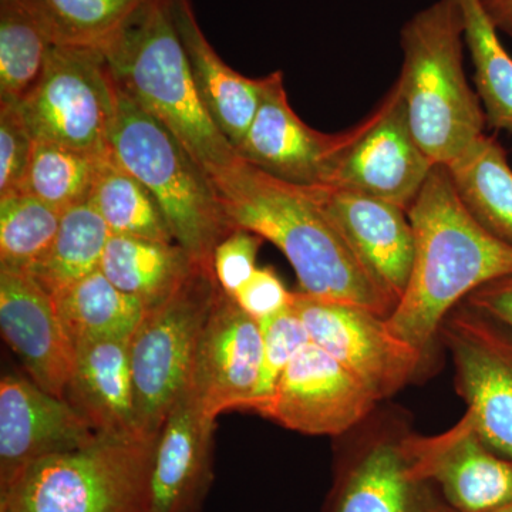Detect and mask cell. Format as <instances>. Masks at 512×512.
<instances>
[{"label": "cell", "mask_w": 512, "mask_h": 512, "mask_svg": "<svg viewBox=\"0 0 512 512\" xmlns=\"http://www.w3.org/2000/svg\"><path fill=\"white\" fill-rule=\"evenodd\" d=\"M211 184L229 227L254 232L281 249L302 293L362 306L386 319L392 315L396 303L330 217L320 187L286 183L242 158Z\"/></svg>", "instance_id": "1"}, {"label": "cell", "mask_w": 512, "mask_h": 512, "mask_svg": "<svg viewBox=\"0 0 512 512\" xmlns=\"http://www.w3.org/2000/svg\"><path fill=\"white\" fill-rule=\"evenodd\" d=\"M414 231L412 276L387 325L426 355L441 323L468 296L512 276V247L466 210L444 165L431 170L407 210Z\"/></svg>", "instance_id": "2"}, {"label": "cell", "mask_w": 512, "mask_h": 512, "mask_svg": "<svg viewBox=\"0 0 512 512\" xmlns=\"http://www.w3.org/2000/svg\"><path fill=\"white\" fill-rule=\"evenodd\" d=\"M103 52L116 83L171 131L211 183L238 163L195 86L171 0H147Z\"/></svg>", "instance_id": "3"}, {"label": "cell", "mask_w": 512, "mask_h": 512, "mask_svg": "<svg viewBox=\"0 0 512 512\" xmlns=\"http://www.w3.org/2000/svg\"><path fill=\"white\" fill-rule=\"evenodd\" d=\"M464 19L456 0H437L404 23L399 83L417 143L450 165L483 136L485 113L464 72Z\"/></svg>", "instance_id": "4"}, {"label": "cell", "mask_w": 512, "mask_h": 512, "mask_svg": "<svg viewBox=\"0 0 512 512\" xmlns=\"http://www.w3.org/2000/svg\"><path fill=\"white\" fill-rule=\"evenodd\" d=\"M117 87L111 154L156 198L175 242L214 269L215 249L235 229L225 220L210 178L170 130Z\"/></svg>", "instance_id": "5"}, {"label": "cell", "mask_w": 512, "mask_h": 512, "mask_svg": "<svg viewBox=\"0 0 512 512\" xmlns=\"http://www.w3.org/2000/svg\"><path fill=\"white\" fill-rule=\"evenodd\" d=\"M157 436L99 431L37 461L0 488V512H146Z\"/></svg>", "instance_id": "6"}, {"label": "cell", "mask_w": 512, "mask_h": 512, "mask_svg": "<svg viewBox=\"0 0 512 512\" xmlns=\"http://www.w3.org/2000/svg\"><path fill=\"white\" fill-rule=\"evenodd\" d=\"M221 286L198 265L164 302L144 311L128 340L138 430L157 436L191 382L195 353Z\"/></svg>", "instance_id": "7"}, {"label": "cell", "mask_w": 512, "mask_h": 512, "mask_svg": "<svg viewBox=\"0 0 512 512\" xmlns=\"http://www.w3.org/2000/svg\"><path fill=\"white\" fill-rule=\"evenodd\" d=\"M119 87L103 50L55 46L19 107L35 143L110 156Z\"/></svg>", "instance_id": "8"}, {"label": "cell", "mask_w": 512, "mask_h": 512, "mask_svg": "<svg viewBox=\"0 0 512 512\" xmlns=\"http://www.w3.org/2000/svg\"><path fill=\"white\" fill-rule=\"evenodd\" d=\"M434 167L414 137L396 82L382 103L350 128L326 187L392 202L407 211Z\"/></svg>", "instance_id": "9"}, {"label": "cell", "mask_w": 512, "mask_h": 512, "mask_svg": "<svg viewBox=\"0 0 512 512\" xmlns=\"http://www.w3.org/2000/svg\"><path fill=\"white\" fill-rule=\"evenodd\" d=\"M309 339L365 384L377 402L412 380L424 353L394 335L386 318L350 303L293 293Z\"/></svg>", "instance_id": "10"}, {"label": "cell", "mask_w": 512, "mask_h": 512, "mask_svg": "<svg viewBox=\"0 0 512 512\" xmlns=\"http://www.w3.org/2000/svg\"><path fill=\"white\" fill-rule=\"evenodd\" d=\"M439 336L453 357L457 390L477 433L512 460V340L467 302L444 319Z\"/></svg>", "instance_id": "11"}, {"label": "cell", "mask_w": 512, "mask_h": 512, "mask_svg": "<svg viewBox=\"0 0 512 512\" xmlns=\"http://www.w3.org/2000/svg\"><path fill=\"white\" fill-rule=\"evenodd\" d=\"M377 400L325 350L308 343L286 367L274 392L251 412L309 436H339L367 414Z\"/></svg>", "instance_id": "12"}, {"label": "cell", "mask_w": 512, "mask_h": 512, "mask_svg": "<svg viewBox=\"0 0 512 512\" xmlns=\"http://www.w3.org/2000/svg\"><path fill=\"white\" fill-rule=\"evenodd\" d=\"M350 130L320 133L299 119L286 96L281 70L264 77L261 104L238 156L258 170L302 187H326Z\"/></svg>", "instance_id": "13"}, {"label": "cell", "mask_w": 512, "mask_h": 512, "mask_svg": "<svg viewBox=\"0 0 512 512\" xmlns=\"http://www.w3.org/2000/svg\"><path fill=\"white\" fill-rule=\"evenodd\" d=\"M261 366V323L221 288L202 329L188 389L214 419L228 410H247Z\"/></svg>", "instance_id": "14"}, {"label": "cell", "mask_w": 512, "mask_h": 512, "mask_svg": "<svg viewBox=\"0 0 512 512\" xmlns=\"http://www.w3.org/2000/svg\"><path fill=\"white\" fill-rule=\"evenodd\" d=\"M97 431L63 397L33 380L3 376L0 382V488L37 461L89 444Z\"/></svg>", "instance_id": "15"}, {"label": "cell", "mask_w": 512, "mask_h": 512, "mask_svg": "<svg viewBox=\"0 0 512 512\" xmlns=\"http://www.w3.org/2000/svg\"><path fill=\"white\" fill-rule=\"evenodd\" d=\"M424 476L457 512H485L512 503V460L495 453L464 416L439 436H409Z\"/></svg>", "instance_id": "16"}, {"label": "cell", "mask_w": 512, "mask_h": 512, "mask_svg": "<svg viewBox=\"0 0 512 512\" xmlns=\"http://www.w3.org/2000/svg\"><path fill=\"white\" fill-rule=\"evenodd\" d=\"M0 329L30 380L64 399L76 349L55 298L29 272L0 266Z\"/></svg>", "instance_id": "17"}, {"label": "cell", "mask_w": 512, "mask_h": 512, "mask_svg": "<svg viewBox=\"0 0 512 512\" xmlns=\"http://www.w3.org/2000/svg\"><path fill=\"white\" fill-rule=\"evenodd\" d=\"M215 420L190 389L181 394L157 436L146 512H201L214 481Z\"/></svg>", "instance_id": "18"}, {"label": "cell", "mask_w": 512, "mask_h": 512, "mask_svg": "<svg viewBox=\"0 0 512 512\" xmlns=\"http://www.w3.org/2000/svg\"><path fill=\"white\" fill-rule=\"evenodd\" d=\"M424 476L409 436L382 439L340 468L328 512H450Z\"/></svg>", "instance_id": "19"}, {"label": "cell", "mask_w": 512, "mask_h": 512, "mask_svg": "<svg viewBox=\"0 0 512 512\" xmlns=\"http://www.w3.org/2000/svg\"><path fill=\"white\" fill-rule=\"evenodd\" d=\"M330 217L376 284L400 302L412 276L414 231L404 208L367 195L320 187Z\"/></svg>", "instance_id": "20"}, {"label": "cell", "mask_w": 512, "mask_h": 512, "mask_svg": "<svg viewBox=\"0 0 512 512\" xmlns=\"http://www.w3.org/2000/svg\"><path fill=\"white\" fill-rule=\"evenodd\" d=\"M175 28L183 40L192 77L211 119L235 147L244 141L261 104L264 77L235 72L202 32L191 0H171Z\"/></svg>", "instance_id": "21"}, {"label": "cell", "mask_w": 512, "mask_h": 512, "mask_svg": "<svg viewBox=\"0 0 512 512\" xmlns=\"http://www.w3.org/2000/svg\"><path fill=\"white\" fill-rule=\"evenodd\" d=\"M64 399L97 431L143 434L137 424L128 340L76 346Z\"/></svg>", "instance_id": "22"}, {"label": "cell", "mask_w": 512, "mask_h": 512, "mask_svg": "<svg viewBox=\"0 0 512 512\" xmlns=\"http://www.w3.org/2000/svg\"><path fill=\"white\" fill-rule=\"evenodd\" d=\"M198 265L177 242L111 235L100 271L148 309L170 298Z\"/></svg>", "instance_id": "23"}, {"label": "cell", "mask_w": 512, "mask_h": 512, "mask_svg": "<svg viewBox=\"0 0 512 512\" xmlns=\"http://www.w3.org/2000/svg\"><path fill=\"white\" fill-rule=\"evenodd\" d=\"M447 170L471 217L512 247V168L500 141L484 133Z\"/></svg>", "instance_id": "24"}, {"label": "cell", "mask_w": 512, "mask_h": 512, "mask_svg": "<svg viewBox=\"0 0 512 512\" xmlns=\"http://www.w3.org/2000/svg\"><path fill=\"white\" fill-rule=\"evenodd\" d=\"M53 298L74 349L96 340H130L146 311L143 303L121 292L100 269Z\"/></svg>", "instance_id": "25"}, {"label": "cell", "mask_w": 512, "mask_h": 512, "mask_svg": "<svg viewBox=\"0 0 512 512\" xmlns=\"http://www.w3.org/2000/svg\"><path fill=\"white\" fill-rule=\"evenodd\" d=\"M110 237L109 227L89 201L69 208L62 214L52 247L29 274L56 296L99 271Z\"/></svg>", "instance_id": "26"}, {"label": "cell", "mask_w": 512, "mask_h": 512, "mask_svg": "<svg viewBox=\"0 0 512 512\" xmlns=\"http://www.w3.org/2000/svg\"><path fill=\"white\" fill-rule=\"evenodd\" d=\"M456 2L463 13L464 40L476 69L474 82L487 124L512 134V57L481 0Z\"/></svg>", "instance_id": "27"}, {"label": "cell", "mask_w": 512, "mask_h": 512, "mask_svg": "<svg viewBox=\"0 0 512 512\" xmlns=\"http://www.w3.org/2000/svg\"><path fill=\"white\" fill-rule=\"evenodd\" d=\"M56 46L104 50L147 0H19Z\"/></svg>", "instance_id": "28"}, {"label": "cell", "mask_w": 512, "mask_h": 512, "mask_svg": "<svg viewBox=\"0 0 512 512\" xmlns=\"http://www.w3.org/2000/svg\"><path fill=\"white\" fill-rule=\"evenodd\" d=\"M55 46L19 0H0V101L25 99L42 79Z\"/></svg>", "instance_id": "29"}, {"label": "cell", "mask_w": 512, "mask_h": 512, "mask_svg": "<svg viewBox=\"0 0 512 512\" xmlns=\"http://www.w3.org/2000/svg\"><path fill=\"white\" fill-rule=\"evenodd\" d=\"M89 202L111 235L175 242L156 198L117 163L113 154L101 168Z\"/></svg>", "instance_id": "30"}, {"label": "cell", "mask_w": 512, "mask_h": 512, "mask_svg": "<svg viewBox=\"0 0 512 512\" xmlns=\"http://www.w3.org/2000/svg\"><path fill=\"white\" fill-rule=\"evenodd\" d=\"M110 156H94L56 144L35 143L22 192L59 212L89 201ZM20 194V192H19Z\"/></svg>", "instance_id": "31"}, {"label": "cell", "mask_w": 512, "mask_h": 512, "mask_svg": "<svg viewBox=\"0 0 512 512\" xmlns=\"http://www.w3.org/2000/svg\"><path fill=\"white\" fill-rule=\"evenodd\" d=\"M62 212L33 195L0 198V266L29 272L47 254Z\"/></svg>", "instance_id": "32"}, {"label": "cell", "mask_w": 512, "mask_h": 512, "mask_svg": "<svg viewBox=\"0 0 512 512\" xmlns=\"http://www.w3.org/2000/svg\"><path fill=\"white\" fill-rule=\"evenodd\" d=\"M259 323L262 330L261 375L254 399L249 403L247 410H252L255 404L264 402L271 396L286 367L291 365L295 356L308 343H311L308 330L293 309L292 303L284 311Z\"/></svg>", "instance_id": "33"}, {"label": "cell", "mask_w": 512, "mask_h": 512, "mask_svg": "<svg viewBox=\"0 0 512 512\" xmlns=\"http://www.w3.org/2000/svg\"><path fill=\"white\" fill-rule=\"evenodd\" d=\"M33 148L19 104L0 101V198L22 192Z\"/></svg>", "instance_id": "34"}, {"label": "cell", "mask_w": 512, "mask_h": 512, "mask_svg": "<svg viewBox=\"0 0 512 512\" xmlns=\"http://www.w3.org/2000/svg\"><path fill=\"white\" fill-rule=\"evenodd\" d=\"M262 241L254 232L235 229L215 249L212 262L215 278L229 295L234 296L255 274Z\"/></svg>", "instance_id": "35"}, {"label": "cell", "mask_w": 512, "mask_h": 512, "mask_svg": "<svg viewBox=\"0 0 512 512\" xmlns=\"http://www.w3.org/2000/svg\"><path fill=\"white\" fill-rule=\"evenodd\" d=\"M234 299L251 318L262 322L288 308L293 293L285 288L274 269L264 266L256 269L247 284L235 293Z\"/></svg>", "instance_id": "36"}, {"label": "cell", "mask_w": 512, "mask_h": 512, "mask_svg": "<svg viewBox=\"0 0 512 512\" xmlns=\"http://www.w3.org/2000/svg\"><path fill=\"white\" fill-rule=\"evenodd\" d=\"M466 302L487 318L512 329V276L481 286L468 296Z\"/></svg>", "instance_id": "37"}, {"label": "cell", "mask_w": 512, "mask_h": 512, "mask_svg": "<svg viewBox=\"0 0 512 512\" xmlns=\"http://www.w3.org/2000/svg\"><path fill=\"white\" fill-rule=\"evenodd\" d=\"M481 5L495 29L512 37V0H481Z\"/></svg>", "instance_id": "38"}, {"label": "cell", "mask_w": 512, "mask_h": 512, "mask_svg": "<svg viewBox=\"0 0 512 512\" xmlns=\"http://www.w3.org/2000/svg\"><path fill=\"white\" fill-rule=\"evenodd\" d=\"M450 512H457V511L451 510ZM485 512H512V503L504 505V507L495 508V510L485 511Z\"/></svg>", "instance_id": "39"}]
</instances>
